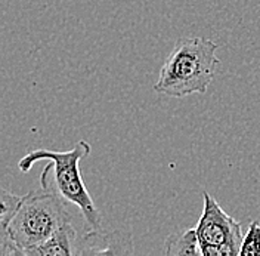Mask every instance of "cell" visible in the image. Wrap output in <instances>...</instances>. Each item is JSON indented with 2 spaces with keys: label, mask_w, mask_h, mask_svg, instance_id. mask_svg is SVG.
Returning <instances> with one entry per match:
<instances>
[{
  "label": "cell",
  "mask_w": 260,
  "mask_h": 256,
  "mask_svg": "<svg viewBox=\"0 0 260 256\" xmlns=\"http://www.w3.org/2000/svg\"><path fill=\"white\" fill-rule=\"evenodd\" d=\"M90 150L92 147L84 139H80L68 151L39 148L21 157L18 167L22 174H27L36 161H48L40 175L42 187L53 188L68 203L76 205L90 230H101L104 226L102 215L95 206L80 174V161L90 154Z\"/></svg>",
  "instance_id": "obj_1"
},
{
  "label": "cell",
  "mask_w": 260,
  "mask_h": 256,
  "mask_svg": "<svg viewBox=\"0 0 260 256\" xmlns=\"http://www.w3.org/2000/svg\"><path fill=\"white\" fill-rule=\"evenodd\" d=\"M217 43L206 37L179 39L161 67L154 91L172 98L206 94L220 64Z\"/></svg>",
  "instance_id": "obj_2"
},
{
  "label": "cell",
  "mask_w": 260,
  "mask_h": 256,
  "mask_svg": "<svg viewBox=\"0 0 260 256\" xmlns=\"http://www.w3.org/2000/svg\"><path fill=\"white\" fill-rule=\"evenodd\" d=\"M67 205L64 197L49 187H40L22 195L11 224L0 234V243L14 244L18 256H24L28 249L49 239L58 228L71 221Z\"/></svg>",
  "instance_id": "obj_3"
},
{
  "label": "cell",
  "mask_w": 260,
  "mask_h": 256,
  "mask_svg": "<svg viewBox=\"0 0 260 256\" xmlns=\"http://www.w3.org/2000/svg\"><path fill=\"white\" fill-rule=\"evenodd\" d=\"M203 213L195 226L203 256H237L243 244L241 224L229 216L216 198L203 191Z\"/></svg>",
  "instance_id": "obj_4"
},
{
  "label": "cell",
  "mask_w": 260,
  "mask_h": 256,
  "mask_svg": "<svg viewBox=\"0 0 260 256\" xmlns=\"http://www.w3.org/2000/svg\"><path fill=\"white\" fill-rule=\"evenodd\" d=\"M135 244L132 233H124L120 230L102 231L90 230L83 234L79 240L77 256L98 255H133Z\"/></svg>",
  "instance_id": "obj_5"
},
{
  "label": "cell",
  "mask_w": 260,
  "mask_h": 256,
  "mask_svg": "<svg viewBox=\"0 0 260 256\" xmlns=\"http://www.w3.org/2000/svg\"><path fill=\"white\" fill-rule=\"evenodd\" d=\"M79 240L71 221H68L49 239L28 249L24 256H77Z\"/></svg>",
  "instance_id": "obj_6"
},
{
  "label": "cell",
  "mask_w": 260,
  "mask_h": 256,
  "mask_svg": "<svg viewBox=\"0 0 260 256\" xmlns=\"http://www.w3.org/2000/svg\"><path fill=\"white\" fill-rule=\"evenodd\" d=\"M162 252L167 256H201V247L195 228L172 233L164 240Z\"/></svg>",
  "instance_id": "obj_7"
},
{
  "label": "cell",
  "mask_w": 260,
  "mask_h": 256,
  "mask_svg": "<svg viewBox=\"0 0 260 256\" xmlns=\"http://www.w3.org/2000/svg\"><path fill=\"white\" fill-rule=\"evenodd\" d=\"M21 200H22V195H16V194H12L6 190H2V192H0V225H2V231H5L8 228V225L11 224Z\"/></svg>",
  "instance_id": "obj_8"
},
{
  "label": "cell",
  "mask_w": 260,
  "mask_h": 256,
  "mask_svg": "<svg viewBox=\"0 0 260 256\" xmlns=\"http://www.w3.org/2000/svg\"><path fill=\"white\" fill-rule=\"evenodd\" d=\"M240 256H260V222L251 221L248 231L243 237Z\"/></svg>",
  "instance_id": "obj_9"
}]
</instances>
